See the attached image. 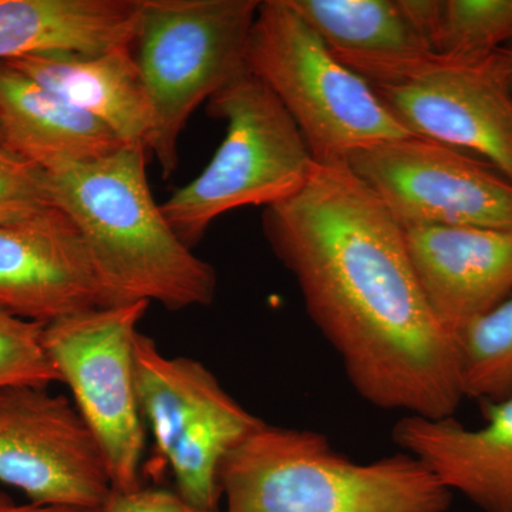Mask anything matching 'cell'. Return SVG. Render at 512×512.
I'll return each mask as SVG.
<instances>
[{
  "instance_id": "cell-2",
  "label": "cell",
  "mask_w": 512,
  "mask_h": 512,
  "mask_svg": "<svg viewBox=\"0 0 512 512\" xmlns=\"http://www.w3.org/2000/svg\"><path fill=\"white\" fill-rule=\"evenodd\" d=\"M148 150L126 144L89 163L47 174L53 204L79 231L109 306L157 302L167 311L208 306L214 266L192 254L148 184Z\"/></svg>"
},
{
  "instance_id": "cell-12",
  "label": "cell",
  "mask_w": 512,
  "mask_h": 512,
  "mask_svg": "<svg viewBox=\"0 0 512 512\" xmlns=\"http://www.w3.org/2000/svg\"><path fill=\"white\" fill-rule=\"evenodd\" d=\"M106 306L89 252L63 211L0 224V311L47 325Z\"/></svg>"
},
{
  "instance_id": "cell-14",
  "label": "cell",
  "mask_w": 512,
  "mask_h": 512,
  "mask_svg": "<svg viewBox=\"0 0 512 512\" xmlns=\"http://www.w3.org/2000/svg\"><path fill=\"white\" fill-rule=\"evenodd\" d=\"M490 406L478 429L454 416L407 414L394 424L393 441L481 511L512 512V394Z\"/></svg>"
},
{
  "instance_id": "cell-16",
  "label": "cell",
  "mask_w": 512,
  "mask_h": 512,
  "mask_svg": "<svg viewBox=\"0 0 512 512\" xmlns=\"http://www.w3.org/2000/svg\"><path fill=\"white\" fill-rule=\"evenodd\" d=\"M8 64L99 120L124 144L147 147L153 109L133 46L99 53H40Z\"/></svg>"
},
{
  "instance_id": "cell-1",
  "label": "cell",
  "mask_w": 512,
  "mask_h": 512,
  "mask_svg": "<svg viewBox=\"0 0 512 512\" xmlns=\"http://www.w3.org/2000/svg\"><path fill=\"white\" fill-rule=\"evenodd\" d=\"M262 231L356 393L377 409L443 419L464 400L460 346L433 308L404 229L348 163L313 168Z\"/></svg>"
},
{
  "instance_id": "cell-26",
  "label": "cell",
  "mask_w": 512,
  "mask_h": 512,
  "mask_svg": "<svg viewBox=\"0 0 512 512\" xmlns=\"http://www.w3.org/2000/svg\"><path fill=\"white\" fill-rule=\"evenodd\" d=\"M0 144H2V134H0Z\"/></svg>"
},
{
  "instance_id": "cell-24",
  "label": "cell",
  "mask_w": 512,
  "mask_h": 512,
  "mask_svg": "<svg viewBox=\"0 0 512 512\" xmlns=\"http://www.w3.org/2000/svg\"><path fill=\"white\" fill-rule=\"evenodd\" d=\"M0 512H103V508L60 507V505H15L0 493Z\"/></svg>"
},
{
  "instance_id": "cell-3",
  "label": "cell",
  "mask_w": 512,
  "mask_h": 512,
  "mask_svg": "<svg viewBox=\"0 0 512 512\" xmlns=\"http://www.w3.org/2000/svg\"><path fill=\"white\" fill-rule=\"evenodd\" d=\"M227 512H446L451 491L400 453L356 463L313 430L264 424L222 463Z\"/></svg>"
},
{
  "instance_id": "cell-10",
  "label": "cell",
  "mask_w": 512,
  "mask_h": 512,
  "mask_svg": "<svg viewBox=\"0 0 512 512\" xmlns=\"http://www.w3.org/2000/svg\"><path fill=\"white\" fill-rule=\"evenodd\" d=\"M346 163L403 228H512L511 181L458 148L409 136L359 148Z\"/></svg>"
},
{
  "instance_id": "cell-13",
  "label": "cell",
  "mask_w": 512,
  "mask_h": 512,
  "mask_svg": "<svg viewBox=\"0 0 512 512\" xmlns=\"http://www.w3.org/2000/svg\"><path fill=\"white\" fill-rule=\"evenodd\" d=\"M421 286L456 338L512 296V228H403Z\"/></svg>"
},
{
  "instance_id": "cell-23",
  "label": "cell",
  "mask_w": 512,
  "mask_h": 512,
  "mask_svg": "<svg viewBox=\"0 0 512 512\" xmlns=\"http://www.w3.org/2000/svg\"><path fill=\"white\" fill-rule=\"evenodd\" d=\"M103 512H212L192 507L177 493L163 488H140L127 493L113 490Z\"/></svg>"
},
{
  "instance_id": "cell-9",
  "label": "cell",
  "mask_w": 512,
  "mask_h": 512,
  "mask_svg": "<svg viewBox=\"0 0 512 512\" xmlns=\"http://www.w3.org/2000/svg\"><path fill=\"white\" fill-rule=\"evenodd\" d=\"M148 306L89 309L43 328L47 355L106 457L113 490L121 493L141 487L146 431L136 393L134 342Z\"/></svg>"
},
{
  "instance_id": "cell-19",
  "label": "cell",
  "mask_w": 512,
  "mask_h": 512,
  "mask_svg": "<svg viewBox=\"0 0 512 512\" xmlns=\"http://www.w3.org/2000/svg\"><path fill=\"white\" fill-rule=\"evenodd\" d=\"M434 53L484 55L512 42V0H403Z\"/></svg>"
},
{
  "instance_id": "cell-18",
  "label": "cell",
  "mask_w": 512,
  "mask_h": 512,
  "mask_svg": "<svg viewBox=\"0 0 512 512\" xmlns=\"http://www.w3.org/2000/svg\"><path fill=\"white\" fill-rule=\"evenodd\" d=\"M338 56L433 52L403 0H284Z\"/></svg>"
},
{
  "instance_id": "cell-8",
  "label": "cell",
  "mask_w": 512,
  "mask_h": 512,
  "mask_svg": "<svg viewBox=\"0 0 512 512\" xmlns=\"http://www.w3.org/2000/svg\"><path fill=\"white\" fill-rule=\"evenodd\" d=\"M134 376L141 416L173 471L177 494L192 507L218 512L222 463L265 421L244 409L201 362L164 356L141 332Z\"/></svg>"
},
{
  "instance_id": "cell-7",
  "label": "cell",
  "mask_w": 512,
  "mask_h": 512,
  "mask_svg": "<svg viewBox=\"0 0 512 512\" xmlns=\"http://www.w3.org/2000/svg\"><path fill=\"white\" fill-rule=\"evenodd\" d=\"M335 56L372 84L409 133L473 151L512 183L508 46L470 56Z\"/></svg>"
},
{
  "instance_id": "cell-15",
  "label": "cell",
  "mask_w": 512,
  "mask_h": 512,
  "mask_svg": "<svg viewBox=\"0 0 512 512\" xmlns=\"http://www.w3.org/2000/svg\"><path fill=\"white\" fill-rule=\"evenodd\" d=\"M0 134L3 146L46 173L126 146L109 127L8 63H0Z\"/></svg>"
},
{
  "instance_id": "cell-17",
  "label": "cell",
  "mask_w": 512,
  "mask_h": 512,
  "mask_svg": "<svg viewBox=\"0 0 512 512\" xmlns=\"http://www.w3.org/2000/svg\"><path fill=\"white\" fill-rule=\"evenodd\" d=\"M143 0H0V63L133 46Z\"/></svg>"
},
{
  "instance_id": "cell-21",
  "label": "cell",
  "mask_w": 512,
  "mask_h": 512,
  "mask_svg": "<svg viewBox=\"0 0 512 512\" xmlns=\"http://www.w3.org/2000/svg\"><path fill=\"white\" fill-rule=\"evenodd\" d=\"M43 328L0 311V390L62 383L43 345Z\"/></svg>"
},
{
  "instance_id": "cell-5",
  "label": "cell",
  "mask_w": 512,
  "mask_h": 512,
  "mask_svg": "<svg viewBox=\"0 0 512 512\" xmlns=\"http://www.w3.org/2000/svg\"><path fill=\"white\" fill-rule=\"evenodd\" d=\"M208 114L227 126L220 148L195 180L161 204L168 224L191 249L221 215L291 198L316 165L281 101L248 70L208 100Z\"/></svg>"
},
{
  "instance_id": "cell-20",
  "label": "cell",
  "mask_w": 512,
  "mask_h": 512,
  "mask_svg": "<svg viewBox=\"0 0 512 512\" xmlns=\"http://www.w3.org/2000/svg\"><path fill=\"white\" fill-rule=\"evenodd\" d=\"M464 399L495 403L512 394V296L458 335Z\"/></svg>"
},
{
  "instance_id": "cell-4",
  "label": "cell",
  "mask_w": 512,
  "mask_h": 512,
  "mask_svg": "<svg viewBox=\"0 0 512 512\" xmlns=\"http://www.w3.org/2000/svg\"><path fill=\"white\" fill-rule=\"evenodd\" d=\"M247 70L281 101L316 164L346 163L359 148L414 136L284 0L259 5Z\"/></svg>"
},
{
  "instance_id": "cell-6",
  "label": "cell",
  "mask_w": 512,
  "mask_h": 512,
  "mask_svg": "<svg viewBox=\"0 0 512 512\" xmlns=\"http://www.w3.org/2000/svg\"><path fill=\"white\" fill-rule=\"evenodd\" d=\"M261 0H143L133 43L153 109L147 140L167 180L194 113L247 72L249 37Z\"/></svg>"
},
{
  "instance_id": "cell-25",
  "label": "cell",
  "mask_w": 512,
  "mask_h": 512,
  "mask_svg": "<svg viewBox=\"0 0 512 512\" xmlns=\"http://www.w3.org/2000/svg\"><path fill=\"white\" fill-rule=\"evenodd\" d=\"M508 49H510L511 57H512V46H508Z\"/></svg>"
},
{
  "instance_id": "cell-11",
  "label": "cell",
  "mask_w": 512,
  "mask_h": 512,
  "mask_svg": "<svg viewBox=\"0 0 512 512\" xmlns=\"http://www.w3.org/2000/svg\"><path fill=\"white\" fill-rule=\"evenodd\" d=\"M0 483L32 504L104 508L113 484L106 457L67 397L47 387L0 390Z\"/></svg>"
},
{
  "instance_id": "cell-22",
  "label": "cell",
  "mask_w": 512,
  "mask_h": 512,
  "mask_svg": "<svg viewBox=\"0 0 512 512\" xmlns=\"http://www.w3.org/2000/svg\"><path fill=\"white\" fill-rule=\"evenodd\" d=\"M52 208L45 171L0 144V224L32 220Z\"/></svg>"
}]
</instances>
